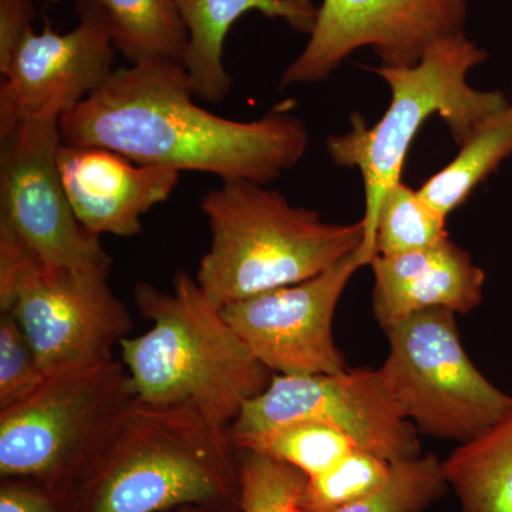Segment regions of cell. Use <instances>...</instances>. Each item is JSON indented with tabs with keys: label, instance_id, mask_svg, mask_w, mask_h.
<instances>
[{
	"label": "cell",
	"instance_id": "6da1fadb",
	"mask_svg": "<svg viewBox=\"0 0 512 512\" xmlns=\"http://www.w3.org/2000/svg\"><path fill=\"white\" fill-rule=\"evenodd\" d=\"M194 97L184 64L151 60L121 67L60 117L63 143L107 148L178 173L262 185L305 157L308 130L289 110L276 107L262 119L237 121L211 113Z\"/></svg>",
	"mask_w": 512,
	"mask_h": 512
},
{
	"label": "cell",
	"instance_id": "7a4b0ae2",
	"mask_svg": "<svg viewBox=\"0 0 512 512\" xmlns=\"http://www.w3.org/2000/svg\"><path fill=\"white\" fill-rule=\"evenodd\" d=\"M134 301L140 315L153 322L144 335L119 346L136 399L190 404L214 426L229 429L242 407L271 384L274 373L192 276L175 272L171 292L138 282Z\"/></svg>",
	"mask_w": 512,
	"mask_h": 512
},
{
	"label": "cell",
	"instance_id": "3957f363",
	"mask_svg": "<svg viewBox=\"0 0 512 512\" xmlns=\"http://www.w3.org/2000/svg\"><path fill=\"white\" fill-rule=\"evenodd\" d=\"M200 207L211 241L195 281L218 308L315 278L359 251L365 239L362 220L329 224L252 181H222Z\"/></svg>",
	"mask_w": 512,
	"mask_h": 512
},
{
	"label": "cell",
	"instance_id": "277c9868",
	"mask_svg": "<svg viewBox=\"0 0 512 512\" xmlns=\"http://www.w3.org/2000/svg\"><path fill=\"white\" fill-rule=\"evenodd\" d=\"M229 429L190 404L134 397L87 468L86 512H164L207 504L239 487Z\"/></svg>",
	"mask_w": 512,
	"mask_h": 512
},
{
	"label": "cell",
	"instance_id": "5b68a950",
	"mask_svg": "<svg viewBox=\"0 0 512 512\" xmlns=\"http://www.w3.org/2000/svg\"><path fill=\"white\" fill-rule=\"evenodd\" d=\"M487 59V52L466 35L447 37L409 67L373 69L392 90L389 109L375 126L362 116L352 119V130L330 137L328 153L342 167L359 168L365 181V239L359 254L363 264L375 258L376 222L384 195L402 181L404 161L420 127L437 114L446 121L458 146L473 136L498 111L510 106L501 92H483L467 83V74Z\"/></svg>",
	"mask_w": 512,
	"mask_h": 512
},
{
	"label": "cell",
	"instance_id": "8992f818",
	"mask_svg": "<svg viewBox=\"0 0 512 512\" xmlns=\"http://www.w3.org/2000/svg\"><path fill=\"white\" fill-rule=\"evenodd\" d=\"M109 278L46 264L0 225V313L18 320L47 376L110 362L130 338L133 319Z\"/></svg>",
	"mask_w": 512,
	"mask_h": 512
},
{
	"label": "cell",
	"instance_id": "52a82bcc",
	"mask_svg": "<svg viewBox=\"0 0 512 512\" xmlns=\"http://www.w3.org/2000/svg\"><path fill=\"white\" fill-rule=\"evenodd\" d=\"M133 399L121 360L47 377L0 410V474L53 484L86 473Z\"/></svg>",
	"mask_w": 512,
	"mask_h": 512
},
{
	"label": "cell",
	"instance_id": "ba28073f",
	"mask_svg": "<svg viewBox=\"0 0 512 512\" xmlns=\"http://www.w3.org/2000/svg\"><path fill=\"white\" fill-rule=\"evenodd\" d=\"M384 332L389 356L379 367L380 376L419 434L468 443L512 409V396L468 357L456 312L426 309Z\"/></svg>",
	"mask_w": 512,
	"mask_h": 512
},
{
	"label": "cell",
	"instance_id": "9c48e42d",
	"mask_svg": "<svg viewBox=\"0 0 512 512\" xmlns=\"http://www.w3.org/2000/svg\"><path fill=\"white\" fill-rule=\"evenodd\" d=\"M0 225L43 262L111 272L100 237L80 224L60 178V116L37 114L0 130Z\"/></svg>",
	"mask_w": 512,
	"mask_h": 512
},
{
	"label": "cell",
	"instance_id": "30bf717a",
	"mask_svg": "<svg viewBox=\"0 0 512 512\" xmlns=\"http://www.w3.org/2000/svg\"><path fill=\"white\" fill-rule=\"evenodd\" d=\"M291 423H319L342 431L356 448L390 463L421 456L419 431L400 412L379 369L336 375H274L229 427L232 437Z\"/></svg>",
	"mask_w": 512,
	"mask_h": 512
},
{
	"label": "cell",
	"instance_id": "8fae6325",
	"mask_svg": "<svg viewBox=\"0 0 512 512\" xmlns=\"http://www.w3.org/2000/svg\"><path fill=\"white\" fill-rule=\"evenodd\" d=\"M470 0H323L301 55L279 87L318 83L357 49L372 47L383 66L409 67L447 37L463 35Z\"/></svg>",
	"mask_w": 512,
	"mask_h": 512
},
{
	"label": "cell",
	"instance_id": "7c38bea8",
	"mask_svg": "<svg viewBox=\"0 0 512 512\" xmlns=\"http://www.w3.org/2000/svg\"><path fill=\"white\" fill-rule=\"evenodd\" d=\"M360 266L362 256L353 252L301 284L229 303L222 316L274 375H336L348 365L333 338V318Z\"/></svg>",
	"mask_w": 512,
	"mask_h": 512
},
{
	"label": "cell",
	"instance_id": "4fadbf2b",
	"mask_svg": "<svg viewBox=\"0 0 512 512\" xmlns=\"http://www.w3.org/2000/svg\"><path fill=\"white\" fill-rule=\"evenodd\" d=\"M79 22L57 33L30 30L0 64V130L37 114L62 117L116 72L113 33L97 0H77Z\"/></svg>",
	"mask_w": 512,
	"mask_h": 512
},
{
	"label": "cell",
	"instance_id": "5bb4252c",
	"mask_svg": "<svg viewBox=\"0 0 512 512\" xmlns=\"http://www.w3.org/2000/svg\"><path fill=\"white\" fill-rule=\"evenodd\" d=\"M57 165L74 215L97 237H136L144 215L171 197L181 177L171 168L138 164L107 148L64 143Z\"/></svg>",
	"mask_w": 512,
	"mask_h": 512
},
{
	"label": "cell",
	"instance_id": "9a60e30c",
	"mask_svg": "<svg viewBox=\"0 0 512 512\" xmlns=\"http://www.w3.org/2000/svg\"><path fill=\"white\" fill-rule=\"evenodd\" d=\"M373 315L383 330L431 308L470 313L483 301L485 272L450 238L420 251L376 255Z\"/></svg>",
	"mask_w": 512,
	"mask_h": 512
},
{
	"label": "cell",
	"instance_id": "2e32d148",
	"mask_svg": "<svg viewBox=\"0 0 512 512\" xmlns=\"http://www.w3.org/2000/svg\"><path fill=\"white\" fill-rule=\"evenodd\" d=\"M188 32L184 69L195 97L221 103L232 89L224 63L229 30L241 16L259 12L284 19L293 29L311 33L318 8L311 0H175Z\"/></svg>",
	"mask_w": 512,
	"mask_h": 512
},
{
	"label": "cell",
	"instance_id": "e0dca14e",
	"mask_svg": "<svg viewBox=\"0 0 512 512\" xmlns=\"http://www.w3.org/2000/svg\"><path fill=\"white\" fill-rule=\"evenodd\" d=\"M443 464L461 512H512V409Z\"/></svg>",
	"mask_w": 512,
	"mask_h": 512
},
{
	"label": "cell",
	"instance_id": "ac0fdd59",
	"mask_svg": "<svg viewBox=\"0 0 512 512\" xmlns=\"http://www.w3.org/2000/svg\"><path fill=\"white\" fill-rule=\"evenodd\" d=\"M114 46L130 64L170 60L184 64L188 32L175 0H97Z\"/></svg>",
	"mask_w": 512,
	"mask_h": 512
},
{
	"label": "cell",
	"instance_id": "d6986e66",
	"mask_svg": "<svg viewBox=\"0 0 512 512\" xmlns=\"http://www.w3.org/2000/svg\"><path fill=\"white\" fill-rule=\"evenodd\" d=\"M511 154L512 104L485 121L458 156L421 185L420 195L447 218Z\"/></svg>",
	"mask_w": 512,
	"mask_h": 512
},
{
	"label": "cell",
	"instance_id": "ffe728a7",
	"mask_svg": "<svg viewBox=\"0 0 512 512\" xmlns=\"http://www.w3.org/2000/svg\"><path fill=\"white\" fill-rule=\"evenodd\" d=\"M238 450L255 451L318 477L355 450L342 431L319 423H291L232 437Z\"/></svg>",
	"mask_w": 512,
	"mask_h": 512
},
{
	"label": "cell",
	"instance_id": "44dd1931",
	"mask_svg": "<svg viewBox=\"0 0 512 512\" xmlns=\"http://www.w3.org/2000/svg\"><path fill=\"white\" fill-rule=\"evenodd\" d=\"M446 217L399 181L384 195L376 222L375 256L420 251L447 238Z\"/></svg>",
	"mask_w": 512,
	"mask_h": 512
},
{
	"label": "cell",
	"instance_id": "7402d4cb",
	"mask_svg": "<svg viewBox=\"0 0 512 512\" xmlns=\"http://www.w3.org/2000/svg\"><path fill=\"white\" fill-rule=\"evenodd\" d=\"M448 488L443 460L433 453L421 454L393 463L386 483L335 512H424L443 498Z\"/></svg>",
	"mask_w": 512,
	"mask_h": 512
},
{
	"label": "cell",
	"instance_id": "603a6c76",
	"mask_svg": "<svg viewBox=\"0 0 512 512\" xmlns=\"http://www.w3.org/2000/svg\"><path fill=\"white\" fill-rule=\"evenodd\" d=\"M238 451L241 512H306L301 505L305 473L255 451Z\"/></svg>",
	"mask_w": 512,
	"mask_h": 512
},
{
	"label": "cell",
	"instance_id": "cb8c5ba5",
	"mask_svg": "<svg viewBox=\"0 0 512 512\" xmlns=\"http://www.w3.org/2000/svg\"><path fill=\"white\" fill-rule=\"evenodd\" d=\"M390 461L355 448L335 467L308 478L301 505L306 512H335L373 493L392 473Z\"/></svg>",
	"mask_w": 512,
	"mask_h": 512
},
{
	"label": "cell",
	"instance_id": "d4e9b609",
	"mask_svg": "<svg viewBox=\"0 0 512 512\" xmlns=\"http://www.w3.org/2000/svg\"><path fill=\"white\" fill-rule=\"evenodd\" d=\"M45 369L25 330L10 313L0 315V410L25 402L45 384Z\"/></svg>",
	"mask_w": 512,
	"mask_h": 512
},
{
	"label": "cell",
	"instance_id": "484cf974",
	"mask_svg": "<svg viewBox=\"0 0 512 512\" xmlns=\"http://www.w3.org/2000/svg\"><path fill=\"white\" fill-rule=\"evenodd\" d=\"M35 15L33 0H0V64L33 29Z\"/></svg>",
	"mask_w": 512,
	"mask_h": 512
},
{
	"label": "cell",
	"instance_id": "4316f807",
	"mask_svg": "<svg viewBox=\"0 0 512 512\" xmlns=\"http://www.w3.org/2000/svg\"><path fill=\"white\" fill-rule=\"evenodd\" d=\"M0 512H57L52 498L40 491L18 484H8L0 491Z\"/></svg>",
	"mask_w": 512,
	"mask_h": 512
}]
</instances>
